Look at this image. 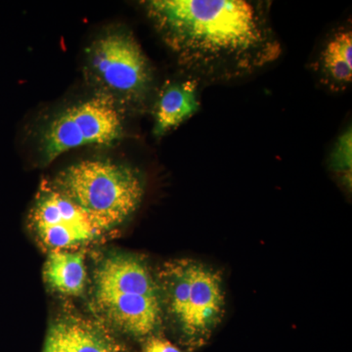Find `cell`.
Segmentation results:
<instances>
[{"label":"cell","instance_id":"8992f818","mask_svg":"<svg viewBox=\"0 0 352 352\" xmlns=\"http://www.w3.org/2000/svg\"><path fill=\"white\" fill-rule=\"evenodd\" d=\"M122 122L115 102L107 95L67 109L51 122L41 138L43 161L87 145H110L122 135Z\"/></svg>","mask_w":352,"mask_h":352},{"label":"cell","instance_id":"ba28073f","mask_svg":"<svg viewBox=\"0 0 352 352\" xmlns=\"http://www.w3.org/2000/svg\"><path fill=\"white\" fill-rule=\"evenodd\" d=\"M41 352H131L101 322L82 315L63 314L51 322Z\"/></svg>","mask_w":352,"mask_h":352},{"label":"cell","instance_id":"5b68a950","mask_svg":"<svg viewBox=\"0 0 352 352\" xmlns=\"http://www.w3.org/2000/svg\"><path fill=\"white\" fill-rule=\"evenodd\" d=\"M28 226L39 245L48 252L78 251L105 240L111 233L50 182L41 185Z\"/></svg>","mask_w":352,"mask_h":352},{"label":"cell","instance_id":"7a4b0ae2","mask_svg":"<svg viewBox=\"0 0 352 352\" xmlns=\"http://www.w3.org/2000/svg\"><path fill=\"white\" fill-rule=\"evenodd\" d=\"M92 307L99 322L129 339L161 335L164 315L156 274L142 256L113 252L97 263Z\"/></svg>","mask_w":352,"mask_h":352},{"label":"cell","instance_id":"7c38bea8","mask_svg":"<svg viewBox=\"0 0 352 352\" xmlns=\"http://www.w3.org/2000/svg\"><path fill=\"white\" fill-rule=\"evenodd\" d=\"M352 134L349 127L338 139L330 157L331 168L351 186Z\"/></svg>","mask_w":352,"mask_h":352},{"label":"cell","instance_id":"277c9868","mask_svg":"<svg viewBox=\"0 0 352 352\" xmlns=\"http://www.w3.org/2000/svg\"><path fill=\"white\" fill-rule=\"evenodd\" d=\"M50 182L109 232L138 210L144 196L138 170L109 161L72 164Z\"/></svg>","mask_w":352,"mask_h":352},{"label":"cell","instance_id":"52a82bcc","mask_svg":"<svg viewBox=\"0 0 352 352\" xmlns=\"http://www.w3.org/2000/svg\"><path fill=\"white\" fill-rule=\"evenodd\" d=\"M88 65L99 85L124 100H141L151 87L147 58L135 39L124 32L98 39L88 52Z\"/></svg>","mask_w":352,"mask_h":352},{"label":"cell","instance_id":"3957f363","mask_svg":"<svg viewBox=\"0 0 352 352\" xmlns=\"http://www.w3.org/2000/svg\"><path fill=\"white\" fill-rule=\"evenodd\" d=\"M164 319L178 346L194 352L207 346L226 314L221 272L193 258L166 261L156 273Z\"/></svg>","mask_w":352,"mask_h":352},{"label":"cell","instance_id":"9c48e42d","mask_svg":"<svg viewBox=\"0 0 352 352\" xmlns=\"http://www.w3.org/2000/svg\"><path fill=\"white\" fill-rule=\"evenodd\" d=\"M200 109L198 80L168 82L160 94L155 109V135L160 138L179 126Z\"/></svg>","mask_w":352,"mask_h":352},{"label":"cell","instance_id":"4fadbf2b","mask_svg":"<svg viewBox=\"0 0 352 352\" xmlns=\"http://www.w3.org/2000/svg\"><path fill=\"white\" fill-rule=\"evenodd\" d=\"M141 352H189L162 335L152 336L142 342Z\"/></svg>","mask_w":352,"mask_h":352},{"label":"cell","instance_id":"30bf717a","mask_svg":"<svg viewBox=\"0 0 352 352\" xmlns=\"http://www.w3.org/2000/svg\"><path fill=\"white\" fill-rule=\"evenodd\" d=\"M43 276L46 286L64 296H80L87 284L85 254L78 251L48 252Z\"/></svg>","mask_w":352,"mask_h":352},{"label":"cell","instance_id":"8fae6325","mask_svg":"<svg viewBox=\"0 0 352 352\" xmlns=\"http://www.w3.org/2000/svg\"><path fill=\"white\" fill-rule=\"evenodd\" d=\"M319 67L324 82L335 90L346 89L352 82V32H336L321 52Z\"/></svg>","mask_w":352,"mask_h":352},{"label":"cell","instance_id":"6da1fadb","mask_svg":"<svg viewBox=\"0 0 352 352\" xmlns=\"http://www.w3.org/2000/svg\"><path fill=\"white\" fill-rule=\"evenodd\" d=\"M145 7L164 43L194 80H237L281 56L264 2L151 0Z\"/></svg>","mask_w":352,"mask_h":352}]
</instances>
